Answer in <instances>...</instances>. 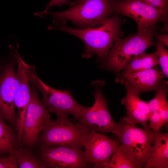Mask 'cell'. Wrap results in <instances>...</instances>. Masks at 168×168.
<instances>
[{
    "label": "cell",
    "mask_w": 168,
    "mask_h": 168,
    "mask_svg": "<svg viewBox=\"0 0 168 168\" xmlns=\"http://www.w3.org/2000/svg\"><path fill=\"white\" fill-rule=\"evenodd\" d=\"M82 148L40 145L39 159L46 168H90L92 164L85 157Z\"/></svg>",
    "instance_id": "8"
},
{
    "label": "cell",
    "mask_w": 168,
    "mask_h": 168,
    "mask_svg": "<svg viewBox=\"0 0 168 168\" xmlns=\"http://www.w3.org/2000/svg\"><path fill=\"white\" fill-rule=\"evenodd\" d=\"M153 133V146L145 168H168V133Z\"/></svg>",
    "instance_id": "16"
},
{
    "label": "cell",
    "mask_w": 168,
    "mask_h": 168,
    "mask_svg": "<svg viewBox=\"0 0 168 168\" xmlns=\"http://www.w3.org/2000/svg\"><path fill=\"white\" fill-rule=\"evenodd\" d=\"M69 0H51L45 9L43 11L35 13V15L40 17H44L46 15L48 9L54 6H61L64 3H67Z\"/></svg>",
    "instance_id": "26"
},
{
    "label": "cell",
    "mask_w": 168,
    "mask_h": 168,
    "mask_svg": "<svg viewBox=\"0 0 168 168\" xmlns=\"http://www.w3.org/2000/svg\"><path fill=\"white\" fill-rule=\"evenodd\" d=\"M28 67L29 81L42 93L41 101L49 113L57 116L71 114L78 120L86 107L77 102L69 91L57 90L46 85L37 76L34 66L29 65Z\"/></svg>",
    "instance_id": "5"
},
{
    "label": "cell",
    "mask_w": 168,
    "mask_h": 168,
    "mask_svg": "<svg viewBox=\"0 0 168 168\" xmlns=\"http://www.w3.org/2000/svg\"><path fill=\"white\" fill-rule=\"evenodd\" d=\"M120 125L115 134L118 137L119 147L143 168L148 160L154 133L149 128H141L126 122L122 118Z\"/></svg>",
    "instance_id": "6"
},
{
    "label": "cell",
    "mask_w": 168,
    "mask_h": 168,
    "mask_svg": "<svg viewBox=\"0 0 168 168\" xmlns=\"http://www.w3.org/2000/svg\"><path fill=\"white\" fill-rule=\"evenodd\" d=\"M155 36H156L158 41H160L164 45L168 47V34L160 35L155 33Z\"/></svg>",
    "instance_id": "27"
},
{
    "label": "cell",
    "mask_w": 168,
    "mask_h": 168,
    "mask_svg": "<svg viewBox=\"0 0 168 168\" xmlns=\"http://www.w3.org/2000/svg\"><path fill=\"white\" fill-rule=\"evenodd\" d=\"M18 64L16 71L19 82L16 93L14 103L18 110L16 114L15 129L18 136L22 135L23 126L27 107L30 98L29 86L28 64L26 63L16 50L13 54Z\"/></svg>",
    "instance_id": "13"
},
{
    "label": "cell",
    "mask_w": 168,
    "mask_h": 168,
    "mask_svg": "<svg viewBox=\"0 0 168 168\" xmlns=\"http://www.w3.org/2000/svg\"><path fill=\"white\" fill-rule=\"evenodd\" d=\"M143 166L132 158L119 146L112 155L105 168H141Z\"/></svg>",
    "instance_id": "20"
},
{
    "label": "cell",
    "mask_w": 168,
    "mask_h": 168,
    "mask_svg": "<svg viewBox=\"0 0 168 168\" xmlns=\"http://www.w3.org/2000/svg\"><path fill=\"white\" fill-rule=\"evenodd\" d=\"M157 56L159 64L161 70L167 78L168 77V51L164 45L158 41L156 45Z\"/></svg>",
    "instance_id": "22"
},
{
    "label": "cell",
    "mask_w": 168,
    "mask_h": 168,
    "mask_svg": "<svg viewBox=\"0 0 168 168\" xmlns=\"http://www.w3.org/2000/svg\"><path fill=\"white\" fill-rule=\"evenodd\" d=\"M0 115V154H8L17 145V136L13 127L8 124Z\"/></svg>",
    "instance_id": "18"
},
{
    "label": "cell",
    "mask_w": 168,
    "mask_h": 168,
    "mask_svg": "<svg viewBox=\"0 0 168 168\" xmlns=\"http://www.w3.org/2000/svg\"><path fill=\"white\" fill-rule=\"evenodd\" d=\"M122 23L123 21L118 14L115 13L97 28L78 29L64 26L58 28L51 26L48 27L50 30H62L82 40L85 45L82 54L83 57L89 58L96 54L99 60L104 61L116 39L119 37Z\"/></svg>",
    "instance_id": "1"
},
{
    "label": "cell",
    "mask_w": 168,
    "mask_h": 168,
    "mask_svg": "<svg viewBox=\"0 0 168 168\" xmlns=\"http://www.w3.org/2000/svg\"><path fill=\"white\" fill-rule=\"evenodd\" d=\"M52 120L47 107L40 100L37 92L33 89L30 90L21 145L28 147L35 146L40 133Z\"/></svg>",
    "instance_id": "7"
},
{
    "label": "cell",
    "mask_w": 168,
    "mask_h": 168,
    "mask_svg": "<svg viewBox=\"0 0 168 168\" xmlns=\"http://www.w3.org/2000/svg\"><path fill=\"white\" fill-rule=\"evenodd\" d=\"M159 64L156 50L152 53L145 51L128 63L121 71L122 73H130L147 70Z\"/></svg>",
    "instance_id": "17"
},
{
    "label": "cell",
    "mask_w": 168,
    "mask_h": 168,
    "mask_svg": "<svg viewBox=\"0 0 168 168\" xmlns=\"http://www.w3.org/2000/svg\"><path fill=\"white\" fill-rule=\"evenodd\" d=\"M124 85L126 94L121 100L126 110V116L123 118L127 123L132 125L139 124L144 128H147V122L152 113L148 103L142 100L126 84Z\"/></svg>",
    "instance_id": "15"
},
{
    "label": "cell",
    "mask_w": 168,
    "mask_h": 168,
    "mask_svg": "<svg viewBox=\"0 0 168 168\" xmlns=\"http://www.w3.org/2000/svg\"><path fill=\"white\" fill-rule=\"evenodd\" d=\"M14 152L16 160L20 168H46L39 158L29 149L16 145Z\"/></svg>",
    "instance_id": "19"
},
{
    "label": "cell",
    "mask_w": 168,
    "mask_h": 168,
    "mask_svg": "<svg viewBox=\"0 0 168 168\" xmlns=\"http://www.w3.org/2000/svg\"><path fill=\"white\" fill-rule=\"evenodd\" d=\"M90 130L81 122H72L68 115L57 116L44 129L39 142L46 147L69 146L82 148Z\"/></svg>",
    "instance_id": "4"
},
{
    "label": "cell",
    "mask_w": 168,
    "mask_h": 168,
    "mask_svg": "<svg viewBox=\"0 0 168 168\" xmlns=\"http://www.w3.org/2000/svg\"><path fill=\"white\" fill-rule=\"evenodd\" d=\"M18 167L14 151L8 155L0 154V168Z\"/></svg>",
    "instance_id": "24"
},
{
    "label": "cell",
    "mask_w": 168,
    "mask_h": 168,
    "mask_svg": "<svg viewBox=\"0 0 168 168\" xmlns=\"http://www.w3.org/2000/svg\"><path fill=\"white\" fill-rule=\"evenodd\" d=\"M113 13L110 0H85L64 12L48 11L46 15L53 17L54 24L58 26L56 28L63 26L69 20L77 28L83 29L102 23Z\"/></svg>",
    "instance_id": "3"
},
{
    "label": "cell",
    "mask_w": 168,
    "mask_h": 168,
    "mask_svg": "<svg viewBox=\"0 0 168 168\" xmlns=\"http://www.w3.org/2000/svg\"><path fill=\"white\" fill-rule=\"evenodd\" d=\"M85 0H76L74 2L71 4V6H73L80 3Z\"/></svg>",
    "instance_id": "28"
},
{
    "label": "cell",
    "mask_w": 168,
    "mask_h": 168,
    "mask_svg": "<svg viewBox=\"0 0 168 168\" xmlns=\"http://www.w3.org/2000/svg\"><path fill=\"white\" fill-rule=\"evenodd\" d=\"M114 13L132 18L138 27L147 28L163 22L160 12L152 7L137 0H110Z\"/></svg>",
    "instance_id": "11"
},
{
    "label": "cell",
    "mask_w": 168,
    "mask_h": 168,
    "mask_svg": "<svg viewBox=\"0 0 168 168\" xmlns=\"http://www.w3.org/2000/svg\"><path fill=\"white\" fill-rule=\"evenodd\" d=\"M149 121V124L147 125V128L152 130L153 132H159L163 126L159 112L152 113Z\"/></svg>",
    "instance_id": "25"
},
{
    "label": "cell",
    "mask_w": 168,
    "mask_h": 168,
    "mask_svg": "<svg viewBox=\"0 0 168 168\" xmlns=\"http://www.w3.org/2000/svg\"><path fill=\"white\" fill-rule=\"evenodd\" d=\"M164 74L156 66L143 71L130 73H120L115 78V82L125 83L137 95L146 92L156 91L163 79Z\"/></svg>",
    "instance_id": "14"
},
{
    "label": "cell",
    "mask_w": 168,
    "mask_h": 168,
    "mask_svg": "<svg viewBox=\"0 0 168 168\" xmlns=\"http://www.w3.org/2000/svg\"><path fill=\"white\" fill-rule=\"evenodd\" d=\"M94 95V104L91 107H86L78 121L90 130L102 133L115 134L120 125L112 118L108 109L106 99L100 87L95 89Z\"/></svg>",
    "instance_id": "9"
},
{
    "label": "cell",
    "mask_w": 168,
    "mask_h": 168,
    "mask_svg": "<svg viewBox=\"0 0 168 168\" xmlns=\"http://www.w3.org/2000/svg\"><path fill=\"white\" fill-rule=\"evenodd\" d=\"M149 5L159 11L165 24L167 23L168 0H137Z\"/></svg>",
    "instance_id": "23"
},
{
    "label": "cell",
    "mask_w": 168,
    "mask_h": 168,
    "mask_svg": "<svg viewBox=\"0 0 168 168\" xmlns=\"http://www.w3.org/2000/svg\"><path fill=\"white\" fill-rule=\"evenodd\" d=\"M19 82L13 65L9 63L0 76V115L13 127L16 121L14 100Z\"/></svg>",
    "instance_id": "12"
},
{
    "label": "cell",
    "mask_w": 168,
    "mask_h": 168,
    "mask_svg": "<svg viewBox=\"0 0 168 168\" xmlns=\"http://www.w3.org/2000/svg\"><path fill=\"white\" fill-rule=\"evenodd\" d=\"M120 144L119 140L90 130L83 145L85 158L94 168H105Z\"/></svg>",
    "instance_id": "10"
},
{
    "label": "cell",
    "mask_w": 168,
    "mask_h": 168,
    "mask_svg": "<svg viewBox=\"0 0 168 168\" xmlns=\"http://www.w3.org/2000/svg\"><path fill=\"white\" fill-rule=\"evenodd\" d=\"M168 91V81L163 79L156 91L155 97L148 103L152 113L158 112L162 108L168 106L167 94Z\"/></svg>",
    "instance_id": "21"
},
{
    "label": "cell",
    "mask_w": 168,
    "mask_h": 168,
    "mask_svg": "<svg viewBox=\"0 0 168 168\" xmlns=\"http://www.w3.org/2000/svg\"><path fill=\"white\" fill-rule=\"evenodd\" d=\"M138 32L122 39L118 37L103 61V66L118 75L129 62L148 48L155 45L154 37L157 24L147 28L138 27Z\"/></svg>",
    "instance_id": "2"
}]
</instances>
